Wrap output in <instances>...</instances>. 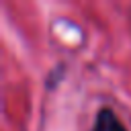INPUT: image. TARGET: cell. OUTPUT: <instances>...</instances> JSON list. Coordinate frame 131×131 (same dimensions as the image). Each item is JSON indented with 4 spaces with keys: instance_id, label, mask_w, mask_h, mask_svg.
Instances as JSON below:
<instances>
[{
    "instance_id": "obj_1",
    "label": "cell",
    "mask_w": 131,
    "mask_h": 131,
    "mask_svg": "<svg viewBox=\"0 0 131 131\" xmlns=\"http://www.w3.org/2000/svg\"><path fill=\"white\" fill-rule=\"evenodd\" d=\"M90 131H129L121 117L111 108V106H100L94 115Z\"/></svg>"
}]
</instances>
